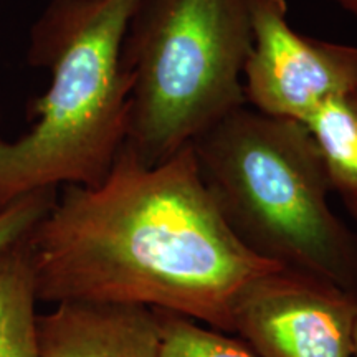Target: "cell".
Masks as SVG:
<instances>
[{
    "label": "cell",
    "instance_id": "1",
    "mask_svg": "<svg viewBox=\"0 0 357 357\" xmlns=\"http://www.w3.org/2000/svg\"><path fill=\"white\" fill-rule=\"evenodd\" d=\"M25 248L38 301L146 306L223 333L245 284L275 266L223 222L190 144L155 166L124 144L101 184L65 185Z\"/></svg>",
    "mask_w": 357,
    "mask_h": 357
},
{
    "label": "cell",
    "instance_id": "2",
    "mask_svg": "<svg viewBox=\"0 0 357 357\" xmlns=\"http://www.w3.org/2000/svg\"><path fill=\"white\" fill-rule=\"evenodd\" d=\"M139 0H52L30 32L29 61L50 73L32 128L0 137V212L58 185L95 187L126 142L131 83L123 42Z\"/></svg>",
    "mask_w": 357,
    "mask_h": 357
},
{
    "label": "cell",
    "instance_id": "3",
    "mask_svg": "<svg viewBox=\"0 0 357 357\" xmlns=\"http://www.w3.org/2000/svg\"><path fill=\"white\" fill-rule=\"evenodd\" d=\"M190 146L218 213L248 252L357 291V234L329 205L331 178L301 123L247 105Z\"/></svg>",
    "mask_w": 357,
    "mask_h": 357
},
{
    "label": "cell",
    "instance_id": "4",
    "mask_svg": "<svg viewBox=\"0 0 357 357\" xmlns=\"http://www.w3.org/2000/svg\"><path fill=\"white\" fill-rule=\"evenodd\" d=\"M253 0H139L123 42L129 91L126 144L164 162L247 106Z\"/></svg>",
    "mask_w": 357,
    "mask_h": 357
},
{
    "label": "cell",
    "instance_id": "5",
    "mask_svg": "<svg viewBox=\"0 0 357 357\" xmlns=\"http://www.w3.org/2000/svg\"><path fill=\"white\" fill-rule=\"evenodd\" d=\"M357 291L271 266L245 284L230 333L257 357H354Z\"/></svg>",
    "mask_w": 357,
    "mask_h": 357
},
{
    "label": "cell",
    "instance_id": "6",
    "mask_svg": "<svg viewBox=\"0 0 357 357\" xmlns=\"http://www.w3.org/2000/svg\"><path fill=\"white\" fill-rule=\"evenodd\" d=\"M243 79L253 109L303 123L328 98L356 91L357 47L298 33L287 0H253Z\"/></svg>",
    "mask_w": 357,
    "mask_h": 357
},
{
    "label": "cell",
    "instance_id": "7",
    "mask_svg": "<svg viewBox=\"0 0 357 357\" xmlns=\"http://www.w3.org/2000/svg\"><path fill=\"white\" fill-rule=\"evenodd\" d=\"M159 311L118 303L61 301L38 312L43 357H159Z\"/></svg>",
    "mask_w": 357,
    "mask_h": 357
},
{
    "label": "cell",
    "instance_id": "8",
    "mask_svg": "<svg viewBox=\"0 0 357 357\" xmlns=\"http://www.w3.org/2000/svg\"><path fill=\"white\" fill-rule=\"evenodd\" d=\"M25 238L0 252V357H43L38 344L40 301Z\"/></svg>",
    "mask_w": 357,
    "mask_h": 357
},
{
    "label": "cell",
    "instance_id": "9",
    "mask_svg": "<svg viewBox=\"0 0 357 357\" xmlns=\"http://www.w3.org/2000/svg\"><path fill=\"white\" fill-rule=\"evenodd\" d=\"M318 147L333 190L357 197V100L336 95L316 106L301 123Z\"/></svg>",
    "mask_w": 357,
    "mask_h": 357
},
{
    "label": "cell",
    "instance_id": "10",
    "mask_svg": "<svg viewBox=\"0 0 357 357\" xmlns=\"http://www.w3.org/2000/svg\"><path fill=\"white\" fill-rule=\"evenodd\" d=\"M162 341L159 357H257L238 337L184 316L159 311Z\"/></svg>",
    "mask_w": 357,
    "mask_h": 357
},
{
    "label": "cell",
    "instance_id": "11",
    "mask_svg": "<svg viewBox=\"0 0 357 357\" xmlns=\"http://www.w3.org/2000/svg\"><path fill=\"white\" fill-rule=\"evenodd\" d=\"M56 189H43L24 195L0 212V252L20 242L50 212Z\"/></svg>",
    "mask_w": 357,
    "mask_h": 357
},
{
    "label": "cell",
    "instance_id": "12",
    "mask_svg": "<svg viewBox=\"0 0 357 357\" xmlns=\"http://www.w3.org/2000/svg\"><path fill=\"white\" fill-rule=\"evenodd\" d=\"M342 202H344L347 212L351 213V217L357 223V197H342Z\"/></svg>",
    "mask_w": 357,
    "mask_h": 357
},
{
    "label": "cell",
    "instance_id": "13",
    "mask_svg": "<svg viewBox=\"0 0 357 357\" xmlns=\"http://www.w3.org/2000/svg\"><path fill=\"white\" fill-rule=\"evenodd\" d=\"M334 2L339 3L344 10L357 17V0H334Z\"/></svg>",
    "mask_w": 357,
    "mask_h": 357
},
{
    "label": "cell",
    "instance_id": "14",
    "mask_svg": "<svg viewBox=\"0 0 357 357\" xmlns=\"http://www.w3.org/2000/svg\"><path fill=\"white\" fill-rule=\"evenodd\" d=\"M354 357H357V328H356V349H354Z\"/></svg>",
    "mask_w": 357,
    "mask_h": 357
},
{
    "label": "cell",
    "instance_id": "15",
    "mask_svg": "<svg viewBox=\"0 0 357 357\" xmlns=\"http://www.w3.org/2000/svg\"><path fill=\"white\" fill-rule=\"evenodd\" d=\"M354 96H356V100H357V89L354 91Z\"/></svg>",
    "mask_w": 357,
    "mask_h": 357
},
{
    "label": "cell",
    "instance_id": "16",
    "mask_svg": "<svg viewBox=\"0 0 357 357\" xmlns=\"http://www.w3.org/2000/svg\"><path fill=\"white\" fill-rule=\"evenodd\" d=\"M0 119H2V109H0Z\"/></svg>",
    "mask_w": 357,
    "mask_h": 357
}]
</instances>
